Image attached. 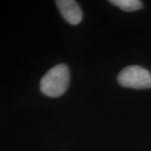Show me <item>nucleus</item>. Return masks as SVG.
<instances>
[{
  "mask_svg": "<svg viewBox=\"0 0 151 151\" xmlns=\"http://www.w3.org/2000/svg\"><path fill=\"white\" fill-rule=\"evenodd\" d=\"M70 81V73L67 65L59 64L49 70L40 81V90L45 95L57 97L64 94Z\"/></svg>",
  "mask_w": 151,
  "mask_h": 151,
  "instance_id": "nucleus-1",
  "label": "nucleus"
},
{
  "mask_svg": "<svg viewBox=\"0 0 151 151\" xmlns=\"http://www.w3.org/2000/svg\"><path fill=\"white\" fill-rule=\"evenodd\" d=\"M118 81L124 87L148 89L151 87V73L139 65H131L120 71Z\"/></svg>",
  "mask_w": 151,
  "mask_h": 151,
  "instance_id": "nucleus-2",
  "label": "nucleus"
},
{
  "mask_svg": "<svg viewBox=\"0 0 151 151\" xmlns=\"http://www.w3.org/2000/svg\"><path fill=\"white\" fill-rule=\"evenodd\" d=\"M55 4L61 15L66 21L72 25L78 24L82 19V12L76 1L73 0H58Z\"/></svg>",
  "mask_w": 151,
  "mask_h": 151,
  "instance_id": "nucleus-3",
  "label": "nucleus"
},
{
  "mask_svg": "<svg viewBox=\"0 0 151 151\" xmlns=\"http://www.w3.org/2000/svg\"><path fill=\"white\" fill-rule=\"evenodd\" d=\"M109 3L124 11H136L143 7L142 2L139 0H111Z\"/></svg>",
  "mask_w": 151,
  "mask_h": 151,
  "instance_id": "nucleus-4",
  "label": "nucleus"
}]
</instances>
